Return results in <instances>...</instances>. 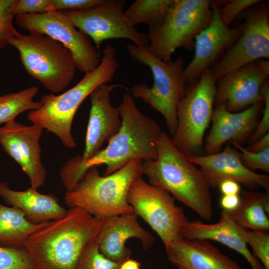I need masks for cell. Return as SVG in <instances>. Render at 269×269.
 I'll use <instances>...</instances> for the list:
<instances>
[{
	"mask_svg": "<svg viewBox=\"0 0 269 269\" xmlns=\"http://www.w3.org/2000/svg\"><path fill=\"white\" fill-rule=\"evenodd\" d=\"M102 225L85 210L69 208L64 216L32 234L24 248L35 269H81L98 245Z\"/></svg>",
	"mask_w": 269,
	"mask_h": 269,
	"instance_id": "cell-2",
	"label": "cell"
},
{
	"mask_svg": "<svg viewBox=\"0 0 269 269\" xmlns=\"http://www.w3.org/2000/svg\"><path fill=\"white\" fill-rule=\"evenodd\" d=\"M245 148L253 152H259L269 148V133Z\"/></svg>",
	"mask_w": 269,
	"mask_h": 269,
	"instance_id": "cell-39",
	"label": "cell"
},
{
	"mask_svg": "<svg viewBox=\"0 0 269 269\" xmlns=\"http://www.w3.org/2000/svg\"><path fill=\"white\" fill-rule=\"evenodd\" d=\"M213 109L212 127L205 140L207 154L217 153L224 144L235 141L241 145L247 141L258 125L264 100L237 113L229 112L223 102Z\"/></svg>",
	"mask_w": 269,
	"mask_h": 269,
	"instance_id": "cell-18",
	"label": "cell"
},
{
	"mask_svg": "<svg viewBox=\"0 0 269 269\" xmlns=\"http://www.w3.org/2000/svg\"><path fill=\"white\" fill-rule=\"evenodd\" d=\"M240 202V194L225 195L221 197L220 204L223 210L232 211L238 207Z\"/></svg>",
	"mask_w": 269,
	"mask_h": 269,
	"instance_id": "cell-37",
	"label": "cell"
},
{
	"mask_svg": "<svg viewBox=\"0 0 269 269\" xmlns=\"http://www.w3.org/2000/svg\"><path fill=\"white\" fill-rule=\"evenodd\" d=\"M134 213L116 215L102 221L98 246L101 253L107 258L117 262L123 263L130 259L131 251L126 243L131 238L140 241L145 251L153 245V236L143 228Z\"/></svg>",
	"mask_w": 269,
	"mask_h": 269,
	"instance_id": "cell-20",
	"label": "cell"
},
{
	"mask_svg": "<svg viewBox=\"0 0 269 269\" xmlns=\"http://www.w3.org/2000/svg\"><path fill=\"white\" fill-rule=\"evenodd\" d=\"M241 228L222 210L218 222L215 223L188 221L184 227L182 237L189 240L202 239L218 242L241 255L249 264L251 269H265L248 249L242 235Z\"/></svg>",
	"mask_w": 269,
	"mask_h": 269,
	"instance_id": "cell-22",
	"label": "cell"
},
{
	"mask_svg": "<svg viewBox=\"0 0 269 269\" xmlns=\"http://www.w3.org/2000/svg\"><path fill=\"white\" fill-rule=\"evenodd\" d=\"M117 85L102 84L90 94L91 107L85 137V148L81 159L86 161L96 155L106 141L119 132L122 120L118 108L112 104L110 95Z\"/></svg>",
	"mask_w": 269,
	"mask_h": 269,
	"instance_id": "cell-19",
	"label": "cell"
},
{
	"mask_svg": "<svg viewBox=\"0 0 269 269\" xmlns=\"http://www.w3.org/2000/svg\"><path fill=\"white\" fill-rule=\"evenodd\" d=\"M238 207L232 211H226L239 226L251 230H269V193L244 190L240 194ZM225 211V210H224Z\"/></svg>",
	"mask_w": 269,
	"mask_h": 269,
	"instance_id": "cell-24",
	"label": "cell"
},
{
	"mask_svg": "<svg viewBox=\"0 0 269 269\" xmlns=\"http://www.w3.org/2000/svg\"><path fill=\"white\" fill-rule=\"evenodd\" d=\"M211 0H173L161 20L148 27V50L166 62L179 47L194 49L196 36L210 23Z\"/></svg>",
	"mask_w": 269,
	"mask_h": 269,
	"instance_id": "cell-7",
	"label": "cell"
},
{
	"mask_svg": "<svg viewBox=\"0 0 269 269\" xmlns=\"http://www.w3.org/2000/svg\"><path fill=\"white\" fill-rule=\"evenodd\" d=\"M16 0H0V49L6 47L7 40L18 31L12 24Z\"/></svg>",
	"mask_w": 269,
	"mask_h": 269,
	"instance_id": "cell-30",
	"label": "cell"
},
{
	"mask_svg": "<svg viewBox=\"0 0 269 269\" xmlns=\"http://www.w3.org/2000/svg\"><path fill=\"white\" fill-rule=\"evenodd\" d=\"M261 95L263 97L264 107L262 110V117L256 129L248 138L251 144L269 132V81L266 82L261 89Z\"/></svg>",
	"mask_w": 269,
	"mask_h": 269,
	"instance_id": "cell-33",
	"label": "cell"
},
{
	"mask_svg": "<svg viewBox=\"0 0 269 269\" xmlns=\"http://www.w3.org/2000/svg\"><path fill=\"white\" fill-rule=\"evenodd\" d=\"M165 251L177 269H243L207 240L182 238Z\"/></svg>",
	"mask_w": 269,
	"mask_h": 269,
	"instance_id": "cell-21",
	"label": "cell"
},
{
	"mask_svg": "<svg viewBox=\"0 0 269 269\" xmlns=\"http://www.w3.org/2000/svg\"><path fill=\"white\" fill-rule=\"evenodd\" d=\"M231 143L239 150L241 161L247 168L254 172L260 169L266 173L269 172V148L261 152H253L235 141Z\"/></svg>",
	"mask_w": 269,
	"mask_h": 269,
	"instance_id": "cell-31",
	"label": "cell"
},
{
	"mask_svg": "<svg viewBox=\"0 0 269 269\" xmlns=\"http://www.w3.org/2000/svg\"><path fill=\"white\" fill-rule=\"evenodd\" d=\"M128 199L134 214L156 233L165 248L183 238L188 220L183 208L176 205L175 199L167 191L140 176L133 183Z\"/></svg>",
	"mask_w": 269,
	"mask_h": 269,
	"instance_id": "cell-10",
	"label": "cell"
},
{
	"mask_svg": "<svg viewBox=\"0 0 269 269\" xmlns=\"http://www.w3.org/2000/svg\"><path fill=\"white\" fill-rule=\"evenodd\" d=\"M218 187L222 195H239L241 193L240 184L232 180H225L220 184Z\"/></svg>",
	"mask_w": 269,
	"mask_h": 269,
	"instance_id": "cell-38",
	"label": "cell"
},
{
	"mask_svg": "<svg viewBox=\"0 0 269 269\" xmlns=\"http://www.w3.org/2000/svg\"><path fill=\"white\" fill-rule=\"evenodd\" d=\"M51 0H16L13 13H43L49 11Z\"/></svg>",
	"mask_w": 269,
	"mask_h": 269,
	"instance_id": "cell-36",
	"label": "cell"
},
{
	"mask_svg": "<svg viewBox=\"0 0 269 269\" xmlns=\"http://www.w3.org/2000/svg\"><path fill=\"white\" fill-rule=\"evenodd\" d=\"M216 81L210 68L196 81L186 84L177 109V127L171 138L174 146L187 156L199 155L214 105Z\"/></svg>",
	"mask_w": 269,
	"mask_h": 269,
	"instance_id": "cell-9",
	"label": "cell"
},
{
	"mask_svg": "<svg viewBox=\"0 0 269 269\" xmlns=\"http://www.w3.org/2000/svg\"><path fill=\"white\" fill-rule=\"evenodd\" d=\"M122 263L106 257L101 253L97 245L90 251L81 269H119Z\"/></svg>",
	"mask_w": 269,
	"mask_h": 269,
	"instance_id": "cell-34",
	"label": "cell"
},
{
	"mask_svg": "<svg viewBox=\"0 0 269 269\" xmlns=\"http://www.w3.org/2000/svg\"><path fill=\"white\" fill-rule=\"evenodd\" d=\"M43 129L15 120L0 127V144L28 176L30 187L37 189L45 182L47 171L41 161L39 139Z\"/></svg>",
	"mask_w": 269,
	"mask_h": 269,
	"instance_id": "cell-15",
	"label": "cell"
},
{
	"mask_svg": "<svg viewBox=\"0 0 269 269\" xmlns=\"http://www.w3.org/2000/svg\"><path fill=\"white\" fill-rule=\"evenodd\" d=\"M247 245L252 248L255 256L265 269H269V233L263 230H251L241 228Z\"/></svg>",
	"mask_w": 269,
	"mask_h": 269,
	"instance_id": "cell-28",
	"label": "cell"
},
{
	"mask_svg": "<svg viewBox=\"0 0 269 269\" xmlns=\"http://www.w3.org/2000/svg\"><path fill=\"white\" fill-rule=\"evenodd\" d=\"M269 61L261 59L231 71L216 81L214 105L225 102L231 113L243 111L263 100L261 89L269 81Z\"/></svg>",
	"mask_w": 269,
	"mask_h": 269,
	"instance_id": "cell-14",
	"label": "cell"
},
{
	"mask_svg": "<svg viewBox=\"0 0 269 269\" xmlns=\"http://www.w3.org/2000/svg\"><path fill=\"white\" fill-rule=\"evenodd\" d=\"M142 161L132 160L108 175H101L97 166L90 167L75 188L66 192L65 204L69 208H80L101 221L134 213L128 196L134 181L143 176Z\"/></svg>",
	"mask_w": 269,
	"mask_h": 269,
	"instance_id": "cell-5",
	"label": "cell"
},
{
	"mask_svg": "<svg viewBox=\"0 0 269 269\" xmlns=\"http://www.w3.org/2000/svg\"><path fill=\"white\" fill-rule=\"evenodd\" d=\"M15 21L31 34L46 35L62 44L70 51L80 71L88 73L99 66V54L90 38L77 29L61 11L18 14Z\"/></svg>",
	"mask_w": 269,
	"mask_h": 269,
	"instance_id": "cell-11",
	"label": "cell"
},
{
	"mask_svg": "<svg viewBox=\"0 0 269 269\" xmlns=\"http://www.w3.org/2000/svg\"><path fill=\"white\" fill-rule=\"evenodd\" d=\"M173 0H136L124 10L127 22L135 26L143 23L148 27L158 23Z\"/></svg>",
	"mask_w": 269,
	"mask_h": 269,
	"instance_id": "cell-27",
	"label": "cell"
},
{
	"mask_svg": "<svg viewBox=\"0 0 269 269\" xmlns=\"http://www.w3.org/2000/svg\"><path fill=\"white\" fill-rule=\"evenodd\" d=\"M117 108L122 126L108 145L86 161L77 154L62 167L60 176L67 191L73 190L91 167L104 164L106 168L103 175H108L132 160L146 161L157 158V142L162 132L158 124L140 111L128 90Z\"/></svg>",
	"mask_w": 269,
	"mask_h": 269,
	"instance_id": "cell-1",
	"label": "cell"
},
{
	"mask_svg": "<svg viewBox=\"0 0 269 269\" xmlns=\"http://www.w3.org/2000/svg\"><path fill=\"white\" fill-rule=\"evenodd\" d=\"M31 187L24 191L11 189L8 184L0 181V197L5 203L23 212L30 222L39 224L63 217L67 210L61 206L52 193L43 194Z\"/></svg>",
	"mask_w": 269,
	"mask_h": 269,
	"instance_id": "cell-23",
	"label": "cell"
},
{
	"mask_svg": "<svg viewBox=\"0 0 269 269\" xmlns=\"http://www.w3.org/2000/svg\"><path fill=\"white\" fill-rule=\"evenodd\" d=\"M38 92L37 87L31 86L0 96V125L15 120L18 115L25 111L38 109L41 103L33 100Z\"/></svg>",
	"mask_w": 269,
	"mask_h": 269,
	"instance_id": "cell-26",
	"label": "cell"
},
{
	"mask_svg": "<svg viewBox=\"0 0 269 269\" xmlns=\"http://www.w3.org/2000/svg\"><path fill=\"white\" fill-rule=\"evenodd\" d=\"M0 269H35L24 248L0 246Z\"/></svg>",
	"mask_w": 269,
	"mask_h": 269,
	"instance_id": "cell-29",
	"label": "cell"
},
{
	"mask_svg": "<svg viewBox=\"0 0 269 269\" xmlns=\"http://www.w3.org/2000/svg\"><path fill=\"white\" fill-rule=\"evenodd\" d=\"M105 0H51L49 11L52 10H81L92 8Z\"/></svg>",
	"mask_w": 269,
	"mask_h": 269,
	"instance_id": "cell-35",
	"label": "cell"
},
{
	"mask_svg": "<svg viewBox=\"0 0 269 269\" xmlns=\"http://www.w3.org/2000/svg\"><path fill=\"white\" fill-rule=\"evenodd\" d=\"M141 169L149 183L167 191L201 219L210 220L213 209L207 178L165 132L162 131L158 140L157 158L142 161Z\"/></svg>",
	"mask_w": 269,
	"mask_h": 269,
	"instance_id": "cell-3",
	"label": "cell"
},
{
	"mask_svg": "<svg viewBox=\"0 0 269 269\" xmlns=\"http://www.w3.org/2000/svg\"><path fill=\"white\" fill-rule=\"evenodd\" d=\"M124 0H105L95 7L81 10H60L73 25L91 38L97 47L105 41L125 38L147 47L146 34L129 23L124 16Z\"/></svg>",
	"mask_w": 269,
	"mask_h": 269,
	"instance_id": "cell-13",
	"label": "cell"
},
{
	"mask_svg": "<svg viewBox=\"0 0 269 269\" xmlns=\"http://www.w3.org/2000/svg\"><path fill=\"white\" fill-rule=\"evenodd\" d=\"M48 222L33 224L26 219L20 210L0 203V246L24 248L28 237Z\"/></svg>",
	"mask_w": 269,
	"mask_h": 269,
	"instance_id": "cell-25",
	"label": "cell"
},
{
	"mask_svg": "<svg viewBox=\"0 0 269 269\" xmlns=\"http://www.w3.org/2000/svg\"><path fill=\"white\" fill-rule=\"evenodd\" d=\"M187 157L200 167L211 188H218L222 182L229 180L250 190L263 188L269 193V175L259 174L247 168L241 161L239 151L232 148L230 144L223 150L215 153Z\"/></svg>",
	"mask_w": 269,
	"mask_h": 269,
	"instance_id": "cell-17",
	"label": "cell"
},
{
	"mask_svg": "<svg viewBox=\"0 0 269 269\" xmlns=\"http://www.w3.org/2000/svg\"><path fill=\"white\" fill-rule=\"evenodd\" d=\"M242 32L211 68L216 81L257 60L269 58V8L261 0L245 10Z\"/></svg>",
	"mask_w": 269,
	"mask_h": 269,
	"instance_id": "cell-12",
	"label": "cell"
},
{
	"mask_svg": "<svg viewBox=\"0 0 269 269\" xmlns=\"http://www.w3.org/2000/svg\"><path fill=\"white\" fill-rule=\"evenodd\" d=\"M140 267L139 262L130 258L122 263L119 269H140Z\"/></svg>",
	"mask_w": 269,
	"mask_h": 269,
	"instance_id": "cell-40",
	"label": "cell"
},
{
	"mask_svg": "<svg viewBox=\"0 0 269 269\" xmlns=\"http://www.w3.org/2000/svg\"><path fill=\"white\" fill-rule=\"evenodd\" d=\"M260 0H231L219 7V13L223 22L230 26L237 16L249 8L260 2Z\"/></svg>",
	"mask_w": 269,
	"mask_h": 269,
	"instance_id": "cell-32",
	"label": "cell"
},
{
	"mask_svg": "<svg viewBox=\"0 0 269 269\" xmlns=\"http://www.w3.org/2000/svg\"><path fill=\"white\" fill-rule=\"evenodd\" d=\"M211 21L196 36L194 56L184 68L186 84L197 80L205 69L216 64L242 32V24L231 27L223 22L216 0L211 1Z\"/></svg>",
	"mask_w": 269,
	"mask_h": 269,
	"instance_id": "cell-16",
	"label": "cell"
},
{
	"mask_svg": "<svg viewBox=\"0 0 269 269\" xmlns=\"http://www.w3.org/2000/svg\"><path fill=\"white\" fill-rule=\"evenodd\" d=\"M118 66L115 48L112 45H107L95 69L85 73L77 84L64 93L43 95L39 101L40 107L30 111L27 119L32 124L54 134L66 147L75 148L77 143L71 130L78 109L97 86L113 80Z\"/></svg>",
	"mask_w": 269,
	"mask_h": 269,
	"instance_id": "cell-4",
	"label": "cell"
},
{
	"mask_svg": "<svg viewBox=\"0 0 269 269\" xmlns=\"http://www.w3.org/2000/svg\"><path fill=\"white\" fill-rule=\"evenodd\" d=\"M19 53L28 74L52 94L59 93L72 82L77 68L70 51L52 38L17 32L7 40Z\"/></svg>",
	"mask_w": 269,
	"mask_h": 269,
	"instance_id": "cell-8",
	"label": "cell"
},
{
	"mask_svg": "<svg viewBox=\"0 0 269 269\" xmlns=\"http://www.w3.org/2000/svg\"><path fill=\"white\" fill-rule=\"evenodd\" d=\"M126 47L132 59L150 68L153 79L151 87L145 83L134 85L131 95L162 115L170 133L173 135L177 127L178 105L186 91L183 58L179 56L166 62L153 55L147 47L134 44Z\"/></svg>",
	"mask_w": 269,
	"mask_h": 269,
	"instance_id": "cell-6",
	"label": "cell"
}]
</instances>
